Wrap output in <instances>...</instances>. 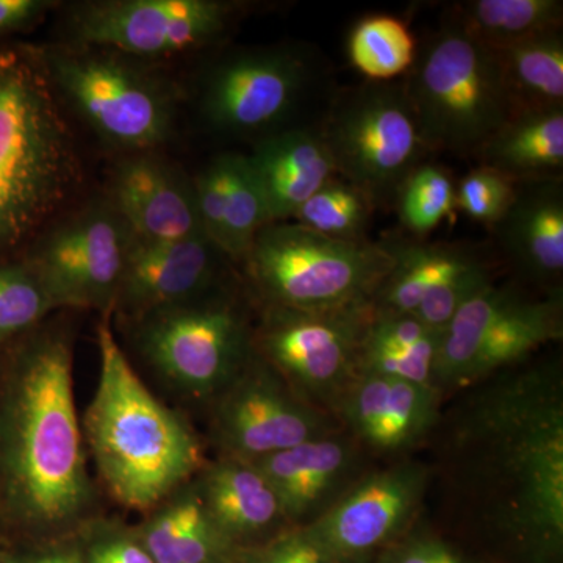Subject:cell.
Instances as JSON below:
<instances>
[{
  "instance_id": "6da1fadb",
  "label": "cell",
  "mask_w": 563,
  "mask_h": 563,
  "mask_svg": "<svg viewBox=\"0 0 563 563\" xmlns=\"http://www.w3.org/2000/svg\"><path fill=\"white\" fill-rule=\"evenodd\" d=\"M68 329L40 325L0 363V543H43L92 517Z\"/></svg>"
},
{
  "instance_id": "7a4b0ae2",
  "label": "cell",
  "mask_w": 563,
  "mask_h": 563,
  "mask_svg": "<svg viewBox=\"0 0 563 563\" xmlns=\"http://www.w3.org/2000/svg\"><path fill=\"white\" fill-rule=\"evenodd\" d=\"M455 448L495 526L529 553L563 542V395L555 366L496 380L463 412Z\"/></svg>"
},
{
  "instance_id": "3957f363",
  "label": "cell",
  "mask_w": 563,
  "mask_h": 563,
  "mask_svg": "<svg viewBox=\"0 0 563 563\" xmlns=\"http://www.w3.org/2000/svg\"><path fill=\"white\" fill-rule=\"evenodd\" d=\"M110 321L103 312L98 387L81 432L111 498L147 514L206 468V454L191 426L141 380Z\"/></svg>"
},
{
  "instance_id": "277c9868",
  "label": "cell",
  "mask_w": 563,
  "mask_h": 563,
  "mask_svg": "<svg viewBox=\"0 0 563 563\" xmlns=\"http://www.w3.org/2000/svg\"><path fill=\"white\" fill-rule=\"evenodd\" d=\"M54 91L40 52L0 44V252L32 235L76 176Z\"/></svg>"
},
{
  "instance_id": "5b68a950",
  "label": "cell",
  "mask_w": 563,
  "mask_h": 563,
  "mask_svg": "<svg viewBox=\"0 0 563 563\" xmlns=\"http://www.w3.org/2000/svg\"><path fill=\"white\" fill-rule=\"evenodd\" d=\"M402 85L431 152L473 157L515 114L495 51L451 21L418 44Z\"/></svg>"
},
{
  "instance_id": "8992f818",
  "label": "cell",
  "mask_w": 563,
  "mask_h": 563,
  "mask_svg": "<svg viewBox=\"0 0 563 563\" xmlns=\"http://www.w3.org/2000/svg\"><path fill=\"white\" fill-rule=\"evenodd\" d=\"M243 262L272 307L313 312L372 307L391 268L380 242H344L295 221L263 225Z\"/></svg>"
},
{
  "instance_id": "52a82bcc",
  "label": "cell",
  "mask_w": 563,
  "mask_h": 563,
  "mask_svg": "<svg viewBox=\"0 0 563 563\" xmlns=\"http://www.w3.org/2000/svg\"><path fill=\"white\" fill-rule=\"evenodd\" d=\"M41 55L54 90L106 143L139 154L154 151L172 136L173 88L128 55L91 46Z\"/></svg>"
},
{
  "instance_id": "ba28073f",
  "label": "cell",
  "mask_w": 563,
  "mask_h": 563,
  "mask_svg": "<svg viewBox=\"0 0 563 563\" xmlns=\"http://www.w3.org/2000/svg\"><path fill=\"white\" fill-rule=\"evenodd\" d=\"M318 131L336 176L350 181L374 206L396 195L431 151L401 81H365L333 96Z\"/></svg>"
},
{
  "instance_id": "9c48e42d",
  "label": "cell",
  "mask_w": 563,
  "mask_h": 563,
  "mask_svg": "<svg viewBox=\"0 0 563 563\" xmlns=\"http://www.w3.org/2000/svg\"><path fill=\"white\" fill-rule=\"evenodd\" d=\"M144 361L190 398L218 396L251 361L252 335L240 310L210 292L136 320Z\"/></svg>"
},
{
  "instance_id": "30bf717a",
  "label": "cell",
  "mask_w": 563,
  "mask_h": 563,
  "mask_svg": "<svg viewBox=\"0 0 563 563\" xmlns=\"http://www.w3.org/2000/svg\"><path fill=\"white\" fill-rule=\"evenodd\" d=\"M562 335V291L532 301L492 282L463 303L444 328L433 384L476 383Z\"/></svg>"
},
{
  "instance_id": "8fae6325",
  "label": "cell",
  "mask_w": 563,
  "mask_h": 563,
  "mask_svg": "<svg viewBox=\"0 0 563 563\" xmlns=\"http://www.w3.org/2000/svg\"><path fill=\"white\" fill-rule=\"evenodd\" d=\"M321 69L296 47L240 51L218 62L202 85L201 110L214 131L263 136L290 129Z\"/></svg>"
},
{
  "instance_id": "7c38bea8",
  "label": "cell",
  "mask_w": 563,
  "mask_h": 563,
  "mask_svg": "<svg viewBox=\"0 0 563 563\" xmlns=\"http://www.w3.org/2000/svg\"><path fill=\"white\" fill-rule=\"evenodd\" d=\"M236 10L222 0H101L74 9L70 32L80 46L166 57L221 38Z\"/></svg>"
},
{
  "instance_id": "4fadbf2b",
  "label": "cell",
  "mask_w": 563,
  "mask_h": 563,
  "mask_svg": "<svg viewBox=\"0 0 563 563\" xmlns=\"http://www.w3.org/2000/svg\"><path fill=\"white\" fill-rule=\"evenodd\" d=\"M132 242L110 203L90 207L44 235L24 262L55 309L111 312Z\"/></svg>"
},
{
  "instance_id": "5bb4252c",
  "label": "cell",
  "mask_w": 563,
  "mask_h": 563,
  "mask_svg": "<svg viewBox=\"0 0 563 563\" xmlns=\"http://www.w3.org/2000/svg\"><path fill=\"white\" fill-rule=\"evenodd\" d=\"M372 307L313 312L272 307L257 335L258 350L302 390L328 395L358 368Z\"/></svg>"
},
{
  "instance_id": "9a60e30c",
  "label": "cell",
  "mask_w": 563,
  "mask_h": 563,
  "mask_svg": "<svg viewBox=\"0 0 563 563\" xmlns=\"http://www.w3.org/2000/svg\"><path fill=\"white\" fill-rule=\"evenodd\" d=\"M213 437L224 457L257 462L324 439V421L298 401L268 363L247 362L220 393Z\"/></svg>"
},
{
  "instance_id": "2e32d148",
  "label": "cell",
  "mask_w": 563,
  "mask_h": 563,
  "mask_svg": "<svg viewBox=\"0 0 563 563\" xmlns=\"http://www.w3.org/2000/svg\"><path fill=\"white\" fill-rule=\"evenodd\" d=\"M424 487L421 466L404 465L374 474L302 531L333 562L362 558L401 531L417 510Z\"/></svg>"
},
{
  "instance_id": "e0dca14e",
  "label": "cell",
  "mask_w": 563,
  "mask_h": 563,
  "mask_svg": "<svg viewBox=\"0 0 563 563\" xmlns=\"http://www.w3.org/2000/svg\"><path fill=\"white\" fill-rule=\"evenodd\" d=\"M224 254L206 236L144 242L133 236L114 310L133 320L213 292Z\"/></svg>"
},
{
  "instance_id": "ac0fdd59",
  "label": "cell",
  "mask_w": 563,
  "mask_h": 563,
  "mask_svg": "<svg viewBox=\"0 0 563 563\" xmlns=\"http://www.w3.org/2000/svg\"><path fill=\"white\" fill-rule=\"evenodd\" d=\"M110 195L111 209L135 239L180 242L206 236L195 184L151 151L132 154L117 166Z\"/></svg>"
},
{
  "instance_id": "d6986e66",
  "label": "cell",
  "mask_w": 563,
  "mask_h": 563,
  "mask_svg": "<svg viewBox=\"0 0 563 563\" xmlns=\"http://www.w3.org/2000/svg\"><path fill=\"white\" fill-rule=\"evenodd\" d=\"M490 231L517 272L548 291H562L563 177L517 184L509 209Z\"/></svg>"
},
{
  "instance_id": "ffe728a7",
  "label": "cell",
  "mask_w": 563,
  "mask_h": 563,
  "mask_svg": "<svg viewBox=\"0 0 563 563\" xmlns=\"http://www.w3.org/2000/svg\"><path fill=\"white\" fill-rule=\"evenodd\" d=\"M246 158L269 222L291 221L314 192L336 177L318 125H296L263 136Z\"/></svg>"
},
{
  "instance_id": "44dd1931",
  "label": "cell",
  "mask_w": 563,
  "mask_h": 563,
  "mask_svg": "<svg viewBox=\"0 0 563 563\" xmlns=\"http://www.w3.org/2000/svg\"><path fill=\"white\" fill-rule=\"evenodd\" d=\"M196 483L211 520L235 548L285 520L276 493L252 462L222 457L207 463Z\"/></svg>"
},
{
  "instance_id": "7402d4cb",
  "label": "cell",
  "mask_w": 563,
  "mask_h": 563,
  "mask_svg": "<svg viewBox=\"0 0 563 563\" xmlns=\"http://www.w3.org/2000/svg\"><path fill=\"white\" fill-rule=\"evenodd\" d=\"M135 531L155 563H232L239 550L211 520L196 477L144 514Z\"/></svg>"
},
{
  "instance_id": "603a6c76",
  "label": "cell",
  "mask_w": 563,
  "mask_h": 563,
  "mask_svg": "<svg viewBox=\"0 0 563 563\" xmlns=\"http://www.w3.org/2000/svg\"><path fill=\"white\" fill-rule=\"evenodd\" d=\"M380 243L390 254L391 268L374 295L372 312L413 314L432 291L485 261L483 252L468 244L404 236H387Z\"/></svg>"
},
{
  "instance_id": "cb8c5ba5",
  "label": "cell",
  "mask_w": 563,
  "mask_h": 563,
  "mask_svg": "<svg viewBox=\"0 0 563 563\" xmlns=\"http://www.w3.org/2000/svg\"><path fill=\"white\" fill-rule=\"evenodd\" d=\"M274 493L285 520L313 512L340 484L351 465V451L340 440H312L252 462Z\"/></svg>"
},
{
  "instance_id": "d4e9b609",
  "label": "cell",
  "mask_w": 563,
  "mask_h": 563,
  "mask_svg": "<svg viewBox=\"0 0 563 563\" xmlns=\"http://www.w3.org/2000/svg\"><path fill=\"white\" fill-rule=\"evenodd\" d=\"M473 157L515 184L562 179L563 109L515 114Z\"/></svg>"
},
{
  "instance_id": "484cf974",
  "label": "cell",
  "mask_w": 563,
  "mask_h": 563,
  "mask_svg": "<svg viewBox=\"0 0 563 563\" xmlns=\"http://www.w3.org/2000/svg\"><path fill=\"white\" fill-rule=\"evenodd\" d=\"M493 51L501 66L515 114L563 109L562 31Z\"/></svg>"
},
{
  "instance_id": "4316f807",
  "label": "cell",
  "mask_w": 563,
  "mask_h": 563,
  "mask_svg": "<svg viewBox=\"0 0 563 563\" xmlns=\"http://www.w3.org/2000/svg\"><path fill=\"white\" fill-rule=\"evenodd\" d=\"M451 22L490 49L562 31V0H468L451 9Z\"/></svg>"
},
{
  "instance_id": "83f0119b",
  "label": "cell",
  "mask_w": 563,
  "mask_h": 563,
  "mask_svg": "<svg viewBox=\"0 0 563 563\" xmlns=\"http://www.w3.org/2000/svg\"><path fill=\"white\" fill-rule=\"evenodd\" d=\"M418 44L406 21L369 14L347 35V58L368 81H395L412 68Z\"/></svg>"
},
{
  "instance_id": "f1b7e54d",
  "label": "cell",
  "mask_w": 563,
  "mask_h": 563,
  "mask_svg": "<svg viewBox=\"0 0 563 563\" xmlns=\"http://www.w3.org/2000/svg\"><path fill=\"white\" fill-rule=\"evenodd\" d=\"M376 209L365 192L336 176L303 203L292 221L331 239L363 242L369 240Z\"/></svg>"
},
{
  "instance_id": "f546056e",
  "label": "cell",
  "mask_w": 563,
  "mask_h": 563,
  "mask_svg": "<svg viewBox=\"0 0 563 563\" xmlns=\"http://www.w3.org/2000/svg\"><path fill=\"white\" fill-rule=\"evenodd\" d=\"M266 224H269L268 211L246 155L228 152L222 254L233 261H244L255 236Z\"/></svg>"
},
{
  "instance_id": "4dcf8cb0",
  "label": "cell",
  "mask_w": 563,
  "mask_h": 563,
  "mask_svg": "<svg viewBox=\"0 0 563 563\" xmlns=\"http://www.w3.org/2000/svg\"><path fill=\"white\" fill-rule=\"evenodd\" d=\"M399 221L421 240L455 210V184L443 166L424 162L409 174L395 198Z\"/></svg>"
},
{
  "instance_id": "1f68e13d",
  "label": "cell",
  "mask_w": 563,
  "mask_h": 563,
  "mask_svg": "<svg viewBox=\"0 0 563 563\" xmlns=\"http://www.w3.org/2000/svg\"><path fill=\"white\" fill-rule=\"evenodd\" d=\"M52 310L54 303L27 263H0V346L35 331Z\"/></svg>"
},
{
  "instance_id": "d6a6232c",
  "label": "cell",
  "mask_w": 563,
  "mask_h": 563,
  "mask_svg": "<svg viewBox=\"0 0 563 563\" xmlns=\"http://www.w3.org/2000/svg\"><path fill=\"white\" fill-rule=\"evenodd\" d=\"M435 415V385L390 379L387 415L377 450L398 451L410 446L432 428Z\"/></svg>"
},
{
  "instance_id": "836d02e7",
  "label": "cell",
  "mask_w": 563,
  "mask_h": 563,
  "mask_svg": "<svg viewBox=\"0 0 563 563\" xmlns=\"http://www.w3.org/2000/svg\"><path fill=\"white\" fill-rule=\"evenodd\" d=\"M80 563H155L135 526L91 518L68 537Z\"/></svg>"
},
{
  "instance_id": "e575fe53",
  "label": "cell",
  "mask_w": 563,
  "mask_h": 563,
  "mask_svg": "<svg viewBox=\"0 0 563 563\" xmlns=\"http://www.w3.org/2000/svg\"><path fill=\"white\" fill-rule=\"evenodd\" d=\"M515 187L517 184L501 173L477 166L455 185V209L493 229L509 209Z\"/></svg>"
},
{
  "instance_id": "d590c367",
  "label": "cell",
  "mask_w": 563,
  "mask_h": 563,
  "mask_svg": "<svg viewBox=\"0 0 563 563\" xmlns=\"http://www.w3.org/2000/svg\"><path fill=\"white\" fill-rule=\"evenodd\" d=\"M443 331L429 333L409 350L396 352H361L358 368L365 374L406 380V383L433 385V368L439 354Z\"/></svg>"
},
{
  "instance_id": "8d00e7d4",
  "label": "cell",
  "mask_w": 563,
  "mask_h": 563,
  "mask_svg": "<svg viewBox=\"0 0 563 563\" xmlns=\"http://www.w3.org/2000/svg\"><path fill=\"white\" fill-rule=\"evenodd\" d=\"M488 284H492V274L490 266L485 258L432 291L413 314L428 328L444 331L463 303L470 301Z\"/></svg>"
},
{
  "instance_id": "74e56055",
  "label": "cell",
  "mask_w": 563,
  "mask_h": 563,
  "mask_svg": "<svg viewBox=\"0 0 563 563\" xmlns=\"http://www.w3.org/2000/svg\"><path fill=\"white\" fill-rule=\"evenodd\" d=\"M390 379L377 374H362L344 402V413L354 431L377 448L387 415Z\"/></svg>"
},
{
  "instance_id": "f35d334b",
  "label": "cell",
  "mask_w": 563,
  "mask_h": 563,
  "mask_svg": "<svg viewBox=\"0 0 563 563\" xmlns=\"http://www.w3.org/2000/svg\"><path fill=\"white\" fill-rule=\"evenodd\" d=\"M232 563H335L303 531L288 532L258 547H242Z\"/></svg>"
},
{
  "instance_id": "ab89813d",
  "label": "cell",
  "mask_w": 563,
  "mask_h": 563,
  "mask_svg": "<svg viewBox=\"0 0 563 563\" xmlns=\"http://www.w3.org/2000/svg\"><path fill=\"white\" fill-rule=\"evenodd\" d=\"M0 563H80L68 537L43 543H0Z\"/></svg>"
},
{
  "instance_id": "60d3db41",
  "label": "cell",
  "mask_w": 563,
  "mask_h": 563,
  "mask_svg": "<svg viewBox=\"0 0 563 563\" xmlns=\"http://www.w3.org/2000/svg\"><path fill=\"white\" fill-rule=\"evenodd\" d=\"M44 0H0V43L14 33L27 31L51 10Z\"/></svg>"
},
{
  "instance_id": "b9f144b4",
  "label": "cell",
  "mask_w": 563,
  "mask_h": 563,
  "mask_svg": "<svg viewBox=\"0 0 563 563\" xmlns=\"http://www.w3.org/2000/svg\"><path fill=\"white\" fill-rule=\"evenodd\" d=\"M398 563H463L451 548L440 542H418L404 551Z\"/></svg>"
},
{
  "instance_id": "7bdbcfd3",
  "label": "cell",
  "mask_w": 563,
  "mask_h": 563,
  "mask_svg": "<svg viewBox=\"0 0 563 563\" xmlns=\"http://www.w3.org/2000/svg\"><path fill=\"white\" fill-rule=\"evenodd\" d=\"M3 347L5 346H0V363H2Z\"/></svg>"
}]
</instances>
